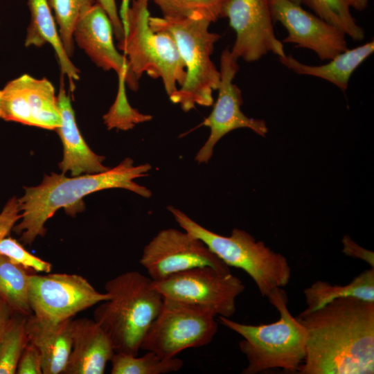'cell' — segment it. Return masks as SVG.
Returning a JSON list of instances; mask_svg holds the SVG:
<instances>
[{
    "mask_svg": "<svg viewBox=\"0 0 374 374\" xmlns=\"http://www.w3.org/2000/svg\"><path fill=\"white\" fill-rule=\"evenodd\" d=\"M139 262L153 281L204 266L231 272L229 267L200 239L184 230L173 228L157 233L144 247Z\"/></svg>",
    "mask_w": 374,
    "mask_h": 374,
    "instance_id": "8fae6325",
    "label": "cell"
},
{
    "mask_svg": "<svg viewBox=\"0 0 374 374\" xmlns=\"http://www.w3.org/2000/svg\"><path fill=\"white\" fill-rule=\"evenodd\" d=\"M28 297L33 314L51 323L71 319L78 313L109 299L83 276L74 274H29Z\"/></svg>",
    "mask_w": 374,
    "mask_h": 374,
    "instance_id": "30bf717a",
    "label": "cell"
},
{
    "mask_svg": "<svg viewBox=\"0 0 374 374\" xmlns=\"http://www.w3.org/2000/svg\"><path fill=\"white\" fill-rule=\"evenodd\" d=\"M295 317L306 333L298 373H374V302L339 298Z\"/></svg>",
    "mask_w": 374,
    "mask_h": 374,
    "instance_id": "6da1fadb",
    "label": "cell"
},
{
    "mask_svg": "<svg viewBox=\"0 0 374 374\" xmlns=\"http://www.w3.org/2000/svg\"><path fill=\"white\" fill-rule=\"evenodd\" d=\"M30 24L25 39L26 47H41L48 43L53 46L62 74L71 80L79 79V70L71 62L62 44L47 0H28Z\"/></svg>",
    "mask_w": 374,
    "mask_h": 374,
    "instance_id": "44dd1931",
    "label": "cell"
},
{
    "mask_svg": "<svg viewBox=\"0 0 374 374\" xmlns=\"http://www.w3.org/2000/svg\"><path fill=\"white\" fill-rule=\"evenodd\" d=\"M267 297L280 314L274 323L247 325L222 316L217 317L218 320L243 338L239 348L247 364L242 374H258L274 368L298 373L305 356V328L288 310V298L283 287L274 289Z\"/></svg>",
    "mask_w": 374,
    "mask_h": 374,
    "instance_id": "277c9868",
    "label": "cell"
},
{
    "mask_svg": "<svg viewBox=\"0 0 374 374\" xmlns=\"http://www.w3.org/2000/svg\"><path fill=\"white\" fill-rule=\"evenodd\" d=\"M163 298L205 308L215 317H231L236 310L235 299L245 289L231 272L209 266L199 267L153 281Z\"/></svg>",
    "mask_w": 374,
    "mask_h": 374,
    "instance_id": "9c48e42d",
    "label": "cell"
},
{
    "mask_svg": "<svg viewBox=\"0 0 374 374\" xmlns=\"http://www.w3.org/2000/svg\"><path fill=\"white\" fill-rule=\"evenodd\" d=\"M130 1L131 0H122L121 1V9H120V12H119L125 33L127 28V19L128 10L130 6Z\"/></svg>",
    "mask_w": 374,
    "mask_h": 374,
    "instance_id": "d590c367",
    "label": "cell"
},
{
    "mask_svg": "<svg viewBox=\"0 0 374 374\" xmlns=\"http://www.w3.org/2000/svg\"><path fill=\"white\" fill-rule=\"evenodd\" d=\"M150 163L138 166L131 158H126L113 168L95 174H84L67 177L63 173L52 172L45 175L41 184L24 188V195L19 199L20 222L12 230L20 234V240L32 244L38 236L45 234L46 222L60 208L74 216L84 206L82 199L87 195L110 188H123L145 198H150V189L134 179L149 175Z\"/></svg>",
    "mask_w": 374,
    "mask_h": 374,
    "instance_id": "7a4b0ae2",
    "label": "cell"
},
{
    "mask_svg": "<svg viewBox=\"0 0 374 374\" xmlns=\"http://www.w3.org/2000/svg\"><path fill=\"white\" fill-rule=\"evenodd\" d=\"M21 218L18 199H10L0 213V240L8 236Z\"/></svg>",
    "mask_w": 374,
    "mask_h": 374,
    "instance_id": "1f68e13d",
    "label": "cell"
},
{
    "mask_svg": "<svg viewBox=\"0 0 374 374\" xmlns=\"http://www.w3.org/2000/svg\"><path fill=\"white\" fill-rule=\"evenodd\" d=\"M28 317L15 314L0 341V374H15L19 358L28 343Z\"/></svg>",
    "mask_w": 374,
    "mask_h": 374,
    "instance_id": "484cf974",
    "label": "cell"
},
{
    "mask_svg": "<svg viewBox=\"0 0 374 374\" xmlns=\"http://www.w3.org/2000/svg\"><path fill=\"white\" fill-rule=\"evenodd\" d=\"M71 336V350L64 374H103L115 352L101 326L94 319H72Z\"/></svg>",
    "mask_w": 374,
    "mask_h": 374,
    "instance_id": "e0dca14e",
    "label": "cell"
},
{
    "mask_svg": "<svg viewBox=\"0 0 374 374\" xmlns=\"http://www.w3.org/2000/svg\"><path fill=\"white\" fill-rule=\"evenodd\" d=\"M109 17L114 30V34L118 42L125 37V31L118 13L116 0H97Z\"/></svg>",
    "mask_w": 374,
    "mask_h": 374,
    "instance_id": "d6a6232c",
    "label": "cell"
},
{
    "mask_svg": "<svg viewBox=\"0 0 374 374\" xmlns=\"http://www.w3.org/2000/svg\"><path fill=\"white\" fill-rule=\"evenodd\" d=\"M290 1H293V2H294V3H299V4L301 3V0H290Z\"/></svg>",
    "mask_w": 374,
    "mask_h": 374,
    "instance_id": "74e56055",
    "label": "cell"
},
{
    "mask_svg": "<svg viewBox=\"0 0 374 374\" xmlns=\"http://www.w3.org/2000/svg\"><path fill=\"white\" fill-rule=\"evenodd\" d=\"M58 98L61 123L55 130L63 145V158L59 163L62 173L71 176L105 172L110 168L103 165L105 157L93 152L78 130L70 97L61 82Z\"/></svg>",
    "mask_w": 374,
    "mask_h": 374,
    "instance_id": "ac0fdd59",
    "label": "cell"
},
{
    "mask_svg": "<svg viewBox=\"0 0 374 374\" xmlns=\"http://www.w3.org/2000/svg\"><path fill=\"white\" fill-rule=\"evenodd\" d=\"M160 9L163 17L183 19L200 14L212 23L221 17L225 0H150Z\"/></svg>",
    "mask_w": 374,
    "mask_h": 374,
    "instance_id": "83f0119b",
    "label": "cell"
},
{
    "mask_svg": "<svg viewBox=\"0 0 374 374\" xmlns=\"http://www.w3.org/2000/svg\"><path fill=\"white\" fill-rule=\"evenodd\" d=\"M211 23L200 14L183 19H149L153 30L168 33L173 38L184 64L185 80L169 98L186 112L197 105H212L213 91L217 90L220 83V71L211 57L220 35L209 31Z\"/></svg>",
    "mask_w": 374,
    "mask_h": 374,
    "instance_id": "5b68a950",
    "label": "cell"
},
{
    "mask_svg": "<svg viewBox=\"0 0 374 374\" xmlns=\"http://www.w3.org/2000/svg\"><path fill=\"white\" fill-rule=\"evenodd\" d=\"M55 13L59 34L69 57L74 51L73 32L82 15L94 3L95 0H47Z\"/></svg>",
    "mask_w": 374,
    "mask_h": 374,
    "instance_id": "4316f807",
    "label": "cell"
},
{
    "mask_svg": "<svg viewBox=\"0 0 374 374\" xmlns=\"http://www.w3.org/2000/svg\"><path fill=\"white\" fill-rule=\"evenodd\" d=\"M0 256H3L12 263L26 269L37 272L49 273L52 265L26 251L16 240L6 236L0 240Z\"/></svg>",
    "mask_w": 374,
    "mask_h": 374,
    "instance_id": "f546056e",
    "label": "cell"
},
{
    "mask_svg": "<svg viewBox=\"0 0 374 374\" xmlns=\"http://www.w3.org/2000/svg\"><path fill=\"white\" fill-rule=\"evenodd\" d=\"M71 320L51 323L33 314L27 317L28 341L41 355L43 374L64 373L72 346Z\"/></svg>",
    "mask_w": 374,
    "mask_h": 374,
    "instance_id": "d6986e66",
    "label": "cell"
},
{
    "mask_svg": "<svg viewBox=\"0 0 374 374\" xmlns=\"http://www.w3.org/2000/svg\"><path fill=\"white\" fill-rule=\"evenodd\" d=\"M238 60L229 48H226L221 53L217 98L212 112L202 123L210 129V134L195 158L199 163H208L217 143L234 130L248 128L263 137L268 132L265 121L249 118L241 111L240 107L243 103L242 92L233 83V79L239 70Z\"/></svg>",
    "mask_w": 374,
    "mask_h": 374,
    "instance_id": "4fadbf2b",
    "label": "cell"
},
{
    "mask_svg": "<svg viewBox=\"0 0 374 374\" xmlns=\"http://www.w3.org/2000/svg\"><path fill=\"white\" fill-rule=\"evenodd\" d=\"M347 4L357 10L362 11L365 10L368 4V0H344Z\"/></svg>",
    "mask_w": 374,
    "mask_h": 374,
    "instance_id": "8d00e7d4",
    "label": "cell"
},
{
    "mask_svg": "<svg viewBox=\"0 0 374 374\" xmlns=\"http://www.w3.org/2000/svg\"><path fill=\"white\" fill-rule=\"evenodd\" d=\"M112 22L101 6L95 3L80 18L73 40L90 59L105 71H114L123 77L127 87L136 91L139 80L132 73L127 59L118 53L113 40Z\"/></svg>",
    "mask_w": 374,
    "mask_h": 374,
    "instance_id": "2e32d148",
    "label": "cell"
},
{
    "mask_svg": "<svg viewBox=\"0 0 374 374\" xmlns=\"http://www.w3.org/2000/svg\"><path fill=\"white\" fill-rule=\"evenodd\" d=\"M314 15L341 30L353 40L365 38V30L351 14L344 0H301Z\"/></svg>",
    "mask_w": 374,
    "mask_h": 374,
    "instance_id": "d4e9b609",
    "label": "cell"
},
{
    "mask_svg": "<svg viewBox=\"0 0 374 374\" xmlns=\"http://www.w3.org/2000/svg\"><path fill=\"white\" fill-rule=\"evenodd\" d=\"M221 17L229 19L235 33L231 54L247 62L271 53L286 55L283 43L276 36L269 0H225Z\"/></svg>",
    "mask_w": 374,
    "mask_h": 374,
    "instance_id": "7c38bea8",
    "label": "cell"
},
{
    "mask_svg": "<svg viewBox=\"0 0 374 374\" xmlns=\"http://www.w3.org/2000/svg\"><path fill=\"white\" fill-rule=\"evenodd\" d=\"M16 373L43 374L41 355L38 349L28 341L19 358Z\"/></svg>",
    "mask_w": 374,
    "mask_h": 374,
    "instance_id": "4dcf8cb0",
    "label": "cell"
},
{
    "mask_svg": "<svg viewBox=\"0 0 374 374\" xmlns=\"http://www.w3.org/2000/svg\"><path fill=\"white\" fill-rule=\"evenodd\" d=\"M374 51L373 40L355 48H348L321 65L301 62L291 55L278 57L280 64L299 75L325 80L346 91L353 73Z\"/></svg>",
    "mask_w": 374,
    "mask_h": 374,
    "instance_id": "ffe728a7",
    "label": "cell"
},
{
    "mask_svg": "<svg viewBox=\"0 0 374 374\" xmlns=\"http://www.w3.org/2000/svg\"><path fill=\"white\" fill-rule=\"evenodd\" d=\"M215 316L202 307L163 298L157 316L148 328L141 350L162 358L211 343L217 331Z\"/></svg>",
    "mask_w": 374,
    "mask_h": 374,
    "instance_id": "ba28073f",
    "label": "cell"
},
{
    "mask_svg": "<svg viewBox=\"0 0 374 374\" xmlns=\"http://www.w3.org/2000/svg\"><path fill=\"white\" fill-rule=\"evenodd\" d=\"M105 290L110 297L98 304L93 319L109 336L115 353L138 355L163 297L152 280L137 271L109 280Z\"/></svg>",
    "mask_w": 374,
    "mask_h": 374,
    "instance_id": "3957f363",
    "label": "cell"
},
{
    "mask_svg": "<svg viewBox=\"0 0 374 374\" xmlns=\"http://www.w3.org/2000/svg\"><path fill=\"white\" fill-rule=\"evenodd\" d=\"M342 242L343 252L346 256L362 260L371 267L374 268V253L373 251L359 246L347 235L343 238Z\"/></svg>",
    "mask_w": 374,
    "mask_h": 374,
    "instance_id": "836d02e7",
    "label": "cell"
},
{
    "mask_svg": "<svg viewBox=\"0 0 374 374\" xmlns=\"http://www.w3.org/2000/svg\"><path fill=\"white\" fill-rule=\"evenodd\" d=\"M0 118L55 130L61 116L53 85L28 74L9 81L0 89Z\"/></svg>",
    "mask_w": 374,
    "mask_h": 374,
    "instance_id": "5bb4252c",
    "label": "cell"
},
{
    "mask_svg": "<svg viewBox=\"0 0 374 374\" xmlns=\"http://www.w3.org/2000/svg\"><path fill=\"white\" fill-rule=\"evenodd\" d=\"M167 209L183 230L200 239L228 267L245 271L261 296L267 297L274 289L290 283L291 268L287 258L247 231L235 228L229 236H224L201 226L172 206Z\"/></svg>",
    "mask_w": 374,
    "mask_h": 374,
    "instance_id": "8992f818",
    "label": "cell"
},
{
    "mask_svg": "<svg viewBox=\"0 0 374 374\" xmlns=\"http://www.w3.org/2000/svg\"><path fill=\"white\" fill-rule=\"evenodd\" d=\"M118 78V91L116 99L108 112L103 116V121L108 130L117 129L123 131L134 128L136 125L150 121L152 116L142 114L133 108L127 97L125 78Z\"/></svg>",
    "mask_w": 374,
    "mask_h": 374,
    "instance_id": "f1b7e54d",
    "label": "cell"
},
{
    "mask_svg": "<svg viewBox=\"0 0 374 374\" xmlns=\"http://www.w3.org/2000/svg\"><path fill=\"white\" fill-rule=\"evenodd\" d=\"M24 267L0 256V299L14 314L31 315L28 297L29 274Z\"/></svg>",
    "mask_w": 374,
    "mask_h": 374,
    "instance_id": "603a6c76",
    "label": "cell"
},
{
    "mask_svg": "<svg viewBox=\"0 0 374 374\" xmlns=\"http://www.w3.org/2000/svg\"><path fill=\"white\" fill-rule=\"evenodd\" d=\"M14 312L11 308L0 299V341L7 330Z\"/></svg>",
    "mask_w": 374,
    "mask_h": 374,
    "instance_id": "e575fe53",
    "label": "cell"
},
{
    "mask_svg": "<svg viewBox=\"0 0 374 374\" xmlns=\"http://www.w3.org/2000/svg\"><path fill=\"white\" fill-rule=\"evenodd\" d=\"M112 374H166L179 371L182 359L162 358L152 351L142 357L115 353L110 360Z\"/></svg>",
    "mask_w": 374,
    "mask_h": 374,
    "instance_id": "cb8c5ba5",
    "label": "cell"
},
{
    "mask_svg": "<svg viewBox=\"0 0 374 374\" xmlns=\"http://www.w3.org/2000/svg\"><path fill=\"white\" fill-rule=\"evenodd\" d=\"M303 294L307 305L303 310L305 312L317 310L339 298L354 297L374 302V268L363 271L344 285L315 281L303 290Z\"/></svg>",
    "mask_w": 374,
    "mask_h": 374,
    "instance_id": "7402d4cb",
    "label": "cell"
},
{
    "mask_svg": "<svg viewBox=\"0 0 374 374\" xmlns=\"http://www.w3.org/2000/svg\"><path fill=\"white\" fill-rule=\"evenodd\" d=\"M271 17L285 28L287 35L283 43L313 51L318 57L330 60L348 48L346 35L339 29L301 4L290 0H269Z\"/></svg>",
    "mask_w": 374,
    "mask_h": 374,
    "instance_id": "9a60e30c",
    "label": "cell"
},
{
    "mask_svg": "<svg viewBox=\"0 0 374 374\" xmlns=\"http://www.w3.org/2000/svg\"><path fill=\"white\" fill-rule=\"evenodd\" d=\"M150 1L132 0L125 37L118 43V48L124 53L132 73L138 80L144 73L152 78H160L169 96L183 84L186 69L173 38L150 26Z\"/></svg>",
    "mask_w": 374,
    "mask_h": 374,
    "instance_id": "52a82bcc",
    "label": "cell"
}]
</instances>
